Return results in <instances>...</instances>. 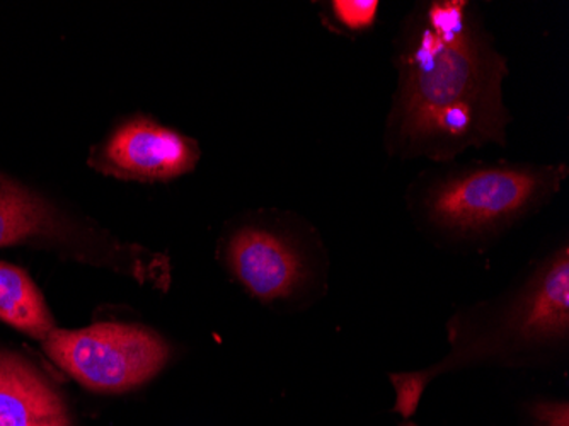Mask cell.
<instances>
[{
  "label": "cell",
  "mask_w": 569,
  "mask_h": 426,
  "mask_svg": "<svg viewBox=\"0 0 569 426\" xmlns=\"http://www.w3.org/2000/svg\"><path fill=\"white\" fill-rule=\"evenodd\" d=\"M0 321L41 341L56 329L30 275L8 262H0Z\"/></svg>",
  "instance_id": "9"
},
{
  "label": "cell",
  "mask_w": 569,
  "mask_h": 426,
  "mask_svg": "<svg viewBox=\"0 0 569 426\" xmlns=\"http://www.w3.org/2000/svg\"><path fill=\"white\" fill-rule=\"evenodd\" d=\"M227 262L246 290L264 303L292 296L306 277L300 252L263 227H242L230 237Z\"/></svg>",
  "instance_id": "6"
},
{
  "label": "cell",
  "mask_w": 569,
  "mask_h": 426,
  "mask_svg": "<svg viewBox=\"0 0 569 426\" xmlns=\"http://www.w3.org/2000/svg\"><path fill=\"white\" fill-rule=\"evenodd\" d=\"M569 336V249H556L519 290L481 317L453 321L450 354L427 370L391 376L396 409L417 412L430 380L457 368L482 364H520L566 345Z\"/></svg>",
  "instance_id": "2"
},
{
  "label": "cell",
  "mask_w": 569,
  "mask_h": 426,
  "mask_svg": "<svg viewBox=\"0 0 569 426\" xmlns=\"http://www.w3.org/2000/svg\"><path fill=\"white\" fill-rule=\"evenodd\" d=\"M392 143L405 156L452 159L507 140V60L479 30L463 0H437L412 21L398 57Z\"/></svg>",
  "instance_id": "1"
},
{
  "label": "cell",
  "mask_w": 569,
  "mask_h": 426,
  "mask_svg": "<svg viewBox=\"0 0 569 426\" xmlns=\"http://www.w3.org/2000/svg\"><path fill=\"white\" fill-rule=\"evenodd\" d=\"M48 357L77 383L98 393H123L158 376L169 346L152 329L99 323L84 329H53L43 339Z\"/></svg>",
  "instance_id": "4"
},
{
  "label": "cell",
  "mask_w": 569,
  "mask_h": 426,
  "mask_svg": "<svg viewBox=\"0 0 569 426\" xmlns=\"http://www.w3.org/2000/svg\"><path fill=\"white\" fill-rule=\"evenodd\" d=\"M66 224L43 198L0 176V248L67 236Z\"/></svg>",
  "instance_id": "8"
},
{
  "label": "cell",
  "mask_w": 569,
  "mask_h": 426,
  "mask_svg": "<svg viewBox=\"0 0 569 426\" xmlns=\"http://www.w3.org/2000/svg\"><path fill=\"white\" fill-rule=\"evenodd\" d=\"M200 147L190 137L137 117L92 150L96 171L127 181H169L188 175L200 161Z\"/></svg>",
  "instance_id": "5"
},
{
  "label": "cell",
  "mask_w": 569,
  "mask_h": 426,
  "mask_svg": "<svg viewBox=\"0 0 569 426\" xmlns=\"http://www.w3.org/2000/svg\"><path fill=\"white\" fill-rule=\"evenodd\" d=\"M566 176V166H491L456 172L428 190V219L457 236L495 232L545 204Z\"/></svg>",
  "instance_id": "3"
},
{
  "label": "cell",
  "mask_w": 569,
  "mask_h": 426,
  "mask_svg": "<svg viewBox=\"0 0 569 426\" xmlns=\"http://www.w3.org/2000/svg\"><path fill=\"white\" fill-rule=\"evenodd\" d=\"M532 426H569L568 403H539L530 409Z\"/></svg>",
  "instance_id": "11"
},
{
  "label": "cell",
  "mask_w": 569,
  "mask_h": 426,
  "mask_svg": "<svg viewBox=\"0 0 569 426\" xmlns=\"http://www.w3.org/2000/svg\"><path fill=\"white\" fill-rule=\"evenodd\" d=\"M0 426H72L59 390L11 354H0Z\"/></svg>",
  "instance_id": "7"
},
{
  "label": "cell",
  "mask_w": 569,
  "mask_h": 426,
  "mask_svg": "<svg viewBox=\"0 0 569 426\" xmlns=\"http://www.w3.org/2000/svg\"><path fill=\"white\" fill-rule=\"evenodd\" d=\"M335 19L351 31H366L376 22L377 0H336L331 4Z\"/></svg>",
  "instance_id": "10"
}]
</instances>
